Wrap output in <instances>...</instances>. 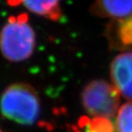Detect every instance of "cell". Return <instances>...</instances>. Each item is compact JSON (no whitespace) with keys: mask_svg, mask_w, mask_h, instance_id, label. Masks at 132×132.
Segmentation results:
<instances>
[{"mask_svg":"<svg viewBox=\"0 0 132 132\" xmlns=\"http://www.w3.org/2000/svg\"><path fill=\"white\" fill-rule=\"evenodd\" d=\"M90 12L99 18L121 19L132 15V0H95Z\"/></svg>","mask_w":132,"mask_h":132,"instance_id":"5","label":"cell"},{"mask_svg":"<svg viewBox=\"0 0 132 132\" xmlns=\"http://www.w3.org/2000/svg\"><path fill=\"white\" fill-rule=\"evenodd\" d=\"M82 105L94 118L111 119L119 109L120 95L112 84L105 80H93L82 89Z\"/></svg>","mask_w":132,"mask_h":132,"instance_id":"3","label":"cell"},{"mask_svg":"<svg viewBox=\"0 0 132 132\" xmlns=\"http://www.w3.org/2000/svg\"><path fill=\"white\" fill-rule=\"evenodd\" d=\"M109 32L121 45H132V15L114 20L109 26Z\"/></svg>","mask_w":132,"mask_h":132,"instance_id":"7","label":"cell"},{"mask_svg":"<svg viewBox=\"0 0 132 132\" xmlns=\"http://www.w3.org/2000/svg\"><path fill=\"white\" fill-rule=\"evenodd\" d=\"M116 127L118 132H132V101L127 102L119 107Z\"/></svg>","mask_w":132,"mask_h":132,"instance_id":"8","label":"cell"},{"mask_svg":"<svg viewBox=\"0 0 132 132\" xmlns=\"http://www.w3.org/2000/svg\"><path fill=\"white\" fill-rule=\"evenodd\" d=\"M62 0H7L11 6L23 5L30 12L52 21L62 18Z\"/></svg>","mask_w":132,"mask_h":132,"instance_id":"6","label":"cell"},{"mask_svg":"<svg viewBox=\"0 0 132 132\" xmlns=\"http://www.w3.org/2000/svg\"><path fill=\"white\" fill-rule=\"evenodd\" d=\"M0 132H2V131H1V129H0Z\"/></svg>","mask_w":132,"mask_h":132,"instance_id":"9","label":"cell"},{"mask_svg":"<svg viewBox=\"0 0 132 132\" xmlns=\"http://www.w3.org/2000/svg\"><path fill=\"white\" fill-rule=\"evenodd\" d=\"M110 77L119 95L132 101V51L114 58L110 64Z\"/></svg>","mask_w":132,"mask_h":132,"instance_id":"4","label":"cell"},{"mask_svg":"<svg viewBox=\"0 0 132 132\" xmlns=\"http://www.w3.org/2000/svg\"><path fill=\"white\" fill-rule=\"evenodd\" d=\"M0 110L7 119L22 125H31L39 116V96L34 87L27 82H15L2 93Z\"/></svg>","mask_w":132,"mask_h":132,"instance_id":"2","label":"cell"},{"mask_svg":"<svg viewBox=\"0 0 132 132\" xmlns=\"http://www.w3.org/2000/svg\"><path fill=\"white\" fill-rule=\"evenodd\" d=\"M36 47V35L25 13L11 16L0 31V52L7 61L24 62Z\"/></svg>","mask_w":132,"mask_h":132,"instance_id":"1","label":"cell"}]
</instances>
